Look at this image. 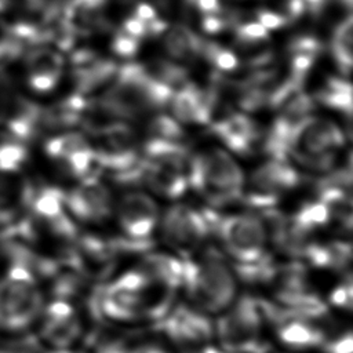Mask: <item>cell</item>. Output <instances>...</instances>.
Segmentation results:
<instances>
[{
	"mask_svg": "<svg viewBox=\"0 0 353 353\" xmlns=\"http://www.w3.org/2000/svg\"><path fill=\"white\" fill-rule=\"evenodd\" d=\"M263 324L258 298L243 295L215 321L214 336L222 350L229 353H268V345L262 338Z\"/></svg>",
	"mask_w": 353,
	"mask_h": 353,
	"instance_id": "5b68a950",
	"label": "cell"
},
{
	"mask_svg": "<svg viewBox=\"0 0 353 353\" xmlns=\"http://www.w3.org/2000/svg\"><path fill=\"white\" fill-rule=\"evenodd\" d=\"M321 50H323V44L320 39L310 34H301V36L292 37L287 46L288 54L305 52V54H312L319 57Z\"/></svg>",
	"mask_w": 353,
	"mask_h": 353,
	"instance_id": "d6a6232c",
	"label": "cell"
},
{
	"mask_svg": "<svg viewBox=\"0 0 353 353\" xmlns=\"http://www.w3.org/2000/svg\"><path fill=\"white\" fill-rule=\"evenodd\" d=\"M46 301L36 276L11 262L0 277V334L29 332L36 325Z\"/></svg>",
	"mask_w": 353,
	"mask_h": 353,
	"instance_id": "3957f363",
	"label": "cell"
},
{
	"mask_svg": "<svg viewBox=\"0 0 353 353\" xmlns=\"http://www.w3.org/2000/svg\"><path fill=\"white\" fill-rule=\"evenodd\" d=\"M341 1V4L347 10V11H350V8H352V3H353V0H339Z\"/></svg>",
	"mask_w": 353,
	"mask_h": 353,
	"instance_id": "7bdbcfd3",
	"label": "cell"
},
{
	"mask_svg": "<svg viewBox=\"0 0 353 353\" xmlns=\"http://www.w3.org/2000/svg\"><path fill=\"white\" fill-rule=\"evenodd\" d=\"M172 117L178 123L210 124L211 112L207 91L199 88L194 83L186 81L174 91L170 99Z\"/></svg>",
	"mask_w": 353,
	"mask_h": 353,
	"instance_id": "9a60e30c",
	"label": "cell"
},
{
	"mask_svg": "<svg viewBox=\"0 0 353 353\" xmlns=\"http://www.w3.org/2000/svg\"><path fill=\"white\" fill-rule=\"evenodd\" d=\"M149 279L161 283L172 290L182 287L183 265L182 261L163 252L146 254L138 268Z\"/></svg>",
	"mask_w": 353,
	"mask_h": 353,
	"instance_id": "ffe728a7",
	"label": "cell"
},
{
	"mask_svg": "<svg viewBox=\"0 0 353 353\" xmlns=\"http://www.w3.org/2000/svg\"><path fill=\"white\" fill-rule=\"evenodd\" d=\"M314 99L327 108L343 113L347 119L352 116V85L343 77H327L324 85L316 92Z\"/></svg>",
	"mask_w": 353,
	"mask_h": 353,
	"instance_id": "cb8c5ba5",
	"label": "cell"
},
{
	"mask_svg": "<svg viewBox=\"0 0 353 353\" xmlns=\"http://www.w3.org/2000/svg\"><path fill=\"white\" fill-rule=\"evenodd\" d=\"M299 182V172L288 160L268 159L251 174L248 190L279 196L284 190L296 188Z\"/></svg>",
	"mask_w": 353,
	"mask_h": 353,
	"instance_id": "5bb4252c",
	"label": "cell"
},
{
	"mask_svg": "<svg viewBox=\"0 0 353 353\" xmlns=\"http://www.w3.org/2000/svg\"><path fill=\"white\" fill-rule=\"evenodd\" d=\"M255 18L266 30L281 29L290 22L283 14L270 8H258L255 11Z\"/></svg>",
	"mask_w": 353,
	"mask_h": 353,
	"instance_id": "836d02e7",
	"label": "cell"
},
{
	"mask_svg": "<svg viewBox=\"0 0 353 353\" xmlns=\"http://www.w3.org/2000/svg\"><path fill=\"white\" fill-rule=\"evenodd\" d=\"M28 141L0 119V171L15 172L28 159Z\"/></svg>",
	"mask_w": 353,
	"mask_h": 353,
	"instance_id": "603a6c76",
	"label": "cell"
},
{
	"mask_svg": "<svg viewBox=\"0 0 353 353\" xmlns=\"http://www.w3.org/2000/svg\"><path fill=\"white\" fill-rule=\"evenodd\" d=\"M90 143L87 141V138L80 134V132H68V134H62L58 137H52L50 138L46 145V153L48 154V157H51L54 161H61L62 159H65L68 154H70L72 152H74L76 149L84 146Z\"/></svg>",
	"mask_w": 353,
	"mask_h": 353,
	"instance_id": "f1b7e54d",
	"label": "cell"
},
{
	"mask_svg": "<svg viewBox=\"0 0 353 353\" xmlns=\"http://www.w3.org/2000/svg\"><path fill=\"white\" fill-rule=\"evenodd\" d=\"M160 233L168 245L188 254L210 234V230L200 211L185 204H174L161 218Z\"/></svg>",
	"mask_w": 353,
	"mask_h": 353,
	"instance_id": "30bf717a",
	"label": "cell"
},
{
	"mask_svg": "<svg viewBox=\"0 0 353 353\" xmlns=\"http://www.w3.org/2000/svg\"><path fill=\"white\" fill-rule=\"evenodd\" d=\"M330 303L335 307L350 310L353 305V288H352V276L350 272L346 273V277L330 292Z\"/></svg>",
	"mask_w": 353,
	"mask_h": 353,
	"instance_id": "1f68e13d",
	"label": "cell"
},
{
	"mask_svg": "<svg viewBox=\"0 0 353 353\" xmlns=\"http://www.w3.org/2000/svg\"><path fill=\"white\" fill-rule=\"evenodd\" d=\"M352 14L349 12L335 28L331 36L330 51L342 76H349L352 70Z\"/></svg>",
	"mask_w": 353,
	"mask_h": 353,
	"instance_id": "d4e9b609",
	"label": "cell"
},
{
	"mask_svg": "<svg viewBox=\"0 0 353 353\" xmlns=\"http://www.w3.org/2000/svg\"><path fill=\"white\" fill-rule=\"evenodd\" d=\"M63 57L50 47H37L25 58V79L30 90L39 94L52 91L63 73Z\"/></svg>",
	"mask_w": 353,
	"mask_h": 353,
	"instance_id": "4fadbf2b",
	"label": "cell"
},
{
	"mask_svg": "<svg viewBox=\"0 0 353 353\" xmlns=\"http://www.w3.org/2000/svg\"><path fill=\"white\" fill-rule=\"evenodd\" d=\"M44 353H77V352H73L70 349H51V350H46Z\"/></svg>",
	"mask_w": 353,
	"mask_h": 353,
	"instance_id": "b9f144b4",
	"label": "cell"
},
{
	"mask_svg": "<svg viewBox=\"0 0 353 353\" xmlns=\"http://www.w3.org/2000/svg\"><path fill=\"white\" fill-rule=\"evenodd\" d=\"M139 44H141V40L125 33L123 29H117V32L112 39L110 48L117 57L131 59L134 55H137L139 50Z\"/></svg>",
	"mask_w": 353,
	"mask_h": 353,
	"instance_id": "4dcf8cb0",
	"label": "cell"
},
{
	"mask_svg": "<svg viewBox=\"0 0 353 353\" xmlns=\"http://www.w3.org/2000/svg\"><path fill=\"white\" fill-rule=\"evenodd\" d=\"M142 161V183L150 188L154 193L168 199L182 196L188 188L185 172L153 163L141 157Z\"/></svg>",
	"mask_w": 353,
	"mask_h": 353,
	"instance_id": "e0dca14e",
	"label": "cell"
},
{
	"mask_svg": "<svg viewBox=\"0 0 353 353\" xmlns=\"http://www.w3.org/2000/svg\"><path fill=\"white\" fill-rule=\"evenodd\" d=\"M200 57H203L208 63L215 68V72L229 73L237 69L239 58L234 51L219 46L215 41L203 39Z\"/></svg>",
	"mask_w": 353,
	"mask_h": 353,
	"instance_id": "4316f807",
	"label": "cell"
},
{
	"mask_svg": "<svg viewBox=\"0 0 353 353\" xmlns=\"http://www.w3.org/2000/svg\"><path fill=\"white\" fill-rule=\"evenodd\" d=\"M8 218H10V215H8V210H7V207H6V204H4V201H3V199H1V196H0V222L7 221Z\"/></svg>",
	"mask_w": 353,
	"mask_h": 353,
	"instance_id": "60d3db41",
	"label": "cell"
},
{
	"mask_svg": "<svg viewBox=\"0 0 353 353\" xmlns=\"http://www.w3.org/2000/svg\"><path fill=\"white\" fill-rule=\"evenodd\" d=\"M17 43L18 41L12 34L11 26L0 17V59L10 54V51L15 48Z\"/></svg>",
	"mask_w": 353,
	"mask_h": 353,
	"instance_id": "d590c367",
	"label": "cell"
},
{
	"mask_svg": "<svg viewBox=\"0 0 353 353\" xmlns=\"http://www.w3.org/2000/svg\"><path fill=\"white\" fill-rule=\"evenodd\" d=\"M84 336V350L80 353H128L132 345V335L103 321Z\"/></svg>",
	"mask_w": 353,
	"mask_h": 353,
	"instance_id": "d6986e66",
	"label": "cell"
},
{
	"mask_svg": "<svg viewBox=\"0 0 353 353\" xmlns=\"http://www.w3.org/2000/svg\"><path fill=\"white\" fill-rule=\"evenodd\" d=\"M321 349L324 353H353V335L347 330L338 336L327 338Z\"/></svg>",
	"mask_w": 353,
	"mask_h": 353,
	"instance_id": "e575fe53",
	"label": "cell"
},
{
	"mask_svg": "<svg viewBox=\"0 0 353 353\" xmlns=\"http://www.w3.org/2000/svg\"><path fill=\"white\" fill-rule=\"evenodd\" d=\"M135 18H138L139 21L148 23L153 19L157 18V12H156V8L153 6H150L149 3H139L137 4V7L134 8V14H132Z\"/></svg>",
	"mask_w": 353,
	"mask_h": 353,
	"instance_id": "74e56055",
	"label": "cell"
},
{
	"mask_svg": "<svg viewBox=\"0 0 353 353\" xmlns=\"http://www.w3.org/2000/svg\"><path fill=\"white\" fill-rule=\"evenodd\" d=\"M291 218L298 226L309 233H312L316 228L327 225L331 219L328 208L319 200L305 203Z\"/></svg>",
	"mask_w": 353,
	"mask_h": 353,
	"instance_id": "83f0119b",
	"label": "cell"
},
{
	"mask_svg": "<svg viewBox=\"0 0 353 353\" xmlns=\"http://www.w3.org/2000/svg\"><path fill=\"white\" fill-rule=\"evenodd\" d=\"M185 288L193 307L204 313L225 310L236 295V279L223 255L214 247H207L199 259H182Z\"/></svg>",
	"mask_w": 353,
	"mask_h": 353,
	"instance_id": "6da1fadb",
	"label": "cell"
},
{
	"mask_svg": "<svg viewBox=\"0 0 353 353\" xmlns=\"http://www.w3.org/2000/svg\"><path fill=\"white\" fill-rule=\"evenodd\" d=\"M146 131L149 138H159L174 142H179L185 137L182 125L172 116L163 113L156 114L149 120Z\"/></svg>",
	"mask_w": 353,
	"mask_h": 353,
	"instance_id": "f546056e",
	"label": "cell"
},
{
	"mask_svg": "<svg viewBox=\"0 0 353 353\" xmlns=\"http://www.w3.org/2000/svg\"><path fill=\"white\" fill-rule=\"evenodd\" d=\"M345 135L334 121L309 114L292 131L287 159L305 170L328 172L336 161V150L343 146Z\"/></svg>",
	"mask_w": 353,
	"mask_h": 353,
	"instance_id": "277c9868",
	"label": "cell"
},
{
	"mask_svg": "<svg viewBox=\"0 0 353 353\" xmlns=\"http://www.w3.org/2000/svg\"><path fill=\"white\" fill-rule=\"evenodd\" d=\"M128 353H170V352L156 343H142V345H134Z\"/></svg>",
	"mask_w": 353,
	"mask_h": 353,
	"instance_id": "ab89813d",
	"label": "cell"
},
{
	"mask_svg": "<svg viewBox=\"0 0 353 353\" xmlns=\"http://www.w3.org/2000/svg\"><path fill=\"white\" fill-rule=\"evenodd\" d=\"M119 65L108 58L95 57L90 62L73 66V81L79 94H90L99 87L110 83L116 74Z\"/></svg>",
	"mask_w": 353,
	"mask_h": 353,
	"instance_id": "44dd1931",
	"label": "cell"
},
{
	"mask_svg": "<svg viewBox=\"0 0 353 353\" xmlns=\"http://www.w3.org/2000/svg\"><path fill=\"white\" fill-rule=\"evenodd\" d=\"M142 152H143V159L178 170L181 172H185L186 175L189 154H188V149L179 142L159 139V138H149L143 143Z\"/></svg>",
	"mask_w": 353,
	"mask_h": 353,
	"instance_id": "7402d4cb",
	"label": "cell"
},
{
	"mask_svg": "<svg viewBox=\"0 0 353 353\" xmlns=\"http://www.w3.org/2000/svg\"><path fill=\"white\" fill-rule=\"evenodd\" d=\"M181 353H204L214 338V324L204 312L186 305H176L156 323Z\"/></svg>",
	"mask_w": 353,
	"mask_h": 353,
	"instance_id": "52a82bcc",
	"label": "cell"
},
{
	"mask_svg": "<svg viewBox=\"0 0 353 353\" xmlns=\"http://www.w3.org/2000/svg\"><path fill=\"white\" fill-rule=\"evenodd\" d=\"M65 205L81 221L101 222L112 212V196L99 176H88L70 192H65Z\"/></svg>",
	"mask_w": 353,
	"mask_h": 353,
	"instance_id": "7c38bea8",
	"label": "cell"
},
{
	"mask_svg": "<svg viewBox=\"0 0 353 353\" xmlns=\"http://www.w3.org/2000/svg\"><path fill=\"white\" fill-rule=\"evenodd\" d=\"M186 181L203 194L210 207H225L241 200L244 174L233 157L219 148L189 156Z\"/></svg>",
	"mask_w": 353,
	"mask_h": 353,
	"instance_id": "7a4b0ae2",
	"label": "cell"
},
{
	"mask_svg": "<svg viewBox=\"0 0 353 353\" xmlns=\"http://www.w3.org/2000/svg\"><path fill=\"white\" fill-rule=\"evenodd\" d=\"M117 219L123 236L150 239L159 219V207L146 193L127 192L117 203Z\"/></svg>",
	"mask_w": 353,
	"mask_h": 353,
	"instance_id": "8fae6325",
	"label": "cell"
},
{
	"mask_svg": "<svg viewBox=\"0 0 353 353\" xmlns=\"http://www.w3.org/2000/svg\"><path fill=\"white\" fill-rule=\"evenodd\" d=\"M120 29H123L125 33L131 34L132 37H135L138 40H142V39L146 37V23L139 21L134 15H131L127 19H124V22H123Z\"/></svg>",
	"mask_w": 353,
	"mask_h": 353,
	"instance_id": "8d00e7d4",
	"label": "cell"
},
{
	"mask_svg": "<svg viewBox=\"0 0 353 353\" xmlns=\"http://www.w3.org/2000/svg\"><path fill=\"white\" fill-rule=\"evenodd\" d=\"M211 233L218 236L237 263L255 262L266 254V232L259 216L254 214L218 215Z\"/></svg>",
	"mask_w": 353,
	"mask_h": 353,
	"instance_id": "8992f818",
	"label": "cell"
},
{
	"mask_svg": "<svg viewBox=\"0 0 353 353\" xmlns=\"http://www.w3.org/2000/svg\"><path fill=\"white\" fill-rule=\"evenodd\" d=\"M145 68L153 79L170 85L174 90L188 81L186 68L172 59H156Z\"/></svg>",
	"mask_w": 353,
	"mask_h": 353,
	"instance_id": "484cf974",
	"label": "cell"
},
{
	"mask_svg": "<svg viewBox=\"0 0 353 353\" xmlns=\"http://www.w3.org/2000/svg\"><path fill=\"white\" fill-rule=\"evenodd\" d=\"M302 1L305 7V14L307 12L312 17L320 15L328 3V0H302Z\"/></svg>",
	"mask_w": 353,
	"mask_h": 353,
	"instance_id": "f35d334b",
	"label": "cell"
},
{
	"mask_svg": "<svg viewBox=\"0 0 353 353\" xmlns=\"http://www.w3.org/2000/svg\"><path fill=\"white\" fill-rule=\"evenodd\" d=\"M94 149L95 163L112 172L131 168L139 161L137 135L132 127L124 121H110L95 135Z\"/></svg>",
	"mask_w": 353,
	"mask_h": 353,
	"instance_id": "ba28073f",
	"label": "cell"
},
{
	"mask_svg": "<svg viewBox=\"0 0 353 353\" xmlns=\"http://www.w3.org/2000/svg\"><path fill=\"white\" fill-rule=\"evenodd\" d=\"M36 325L37 338L51 349H69L83 334V323L74 305L61 299L44 303Z\"/></svg>",
	"mask_w": 353,
	"mask_h": 353,
	"instance_id": "9c48e42d",
	"label": "cell"
},
{
	"mask_svg": "<svg viewBox=\"0 0 353 353\" xmlns=\"http://www.w3.org/2000/svg\"><path fill=\"white\" fill-rule=\"evenodd\" d=\"M160 37L165 54L178 63H190L200 57L203 39L185 25H168Z\"/></svg>",
	"mask_w": 353,
	"mask_h": 353,
	"instance_id": "ac0fdd59",
	"label": "cell"
},
{
	"mask_svg": "<svg viewBox=\"0 0 353 353\" xmlns=\"http://www.w3.org/2000/svg\"><path fill=\"white\" fill-rule=\"evenodd\" d=\"M212 131L223 143L239 154H248L259 139V128L255 121L243 113H230L212 123Z\"/></svg>",
	"mask_w": 353,
	"mask_h": 353,
	"instance_id": "2e32d148",
	"label": "cell"
}]
</instances>
